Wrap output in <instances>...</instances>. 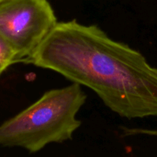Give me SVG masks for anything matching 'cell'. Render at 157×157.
Listing matches in <instances>:
<instances>
[{
  "label": "cell",
  "mask_w": 157,
  "mask_h": 157,
  "mask_svg": "<svg viewBox=\"0 0 157 157\" xmlns=\"http://www.w3.org/2000/svg\"><path fill=\"white\" fill-rule=\"evenodd\" d=\"M24 63L88 87L121 117H157V67L95 25L58 22Z\"/></svg>",
  "instance_id": "obj_1"
},
{
  "label": "cell",
  "mask_w": 157,
  "mask_h": 157,
  "mask_svg": "<svg viewBox=\"0 0 157 157\" xmlns=\"http://www.w3.org/2000/svg\"><path fill=\"white\" fill-rule=\"evenodd\" d=\"M86 100L87 95L76 83L48 90L0 125V146L37 153L50 144L71 140L81 125L77 114Z\"/></svg>",
  "instance_id": "obj_2"
},
{
  "label": "cell",
  "mask_w": 157,
  "mask_h": 157,
  "mask_svg": "<svg viewBox=\"0 0 157 157\" xmlns=\"http://www.w3.org/2000/svg\"><path fill=\"white\" fill-rule=\"evenodd\" d=\"M57 23L48 0L0 1V35L16 52L17 63H24Z\"/></svg>",
  "instance_id": "obj_3"
},
{
  "label": "cell",
  "mask_w": 157,
  "mask_h": 157,
  "mask_svg": "<svg viewBox=\"0 0 157 157\" xmlns=\"http://www.w3.org/2000/svg\"><path fill=\"white\" fill-rule=\"evenodd\" d=\"M15 63H17L16 52L11 44L0 35V75Z\"/></svg>",
  "instance_id": "obj_4"
},
{
  "label": "cell",
  "mask_w": 157,
  "mask_h": 157,
  "mask_svg": "<svg viewBox=\"0 0 157 157\" xmlns=\"http://www.w3.org/2000/svg\"><path fill=\"white\" fill-rule=\"evenodd\" d=\"M122 130L125 136L147 135V136H156V137H157V130L144 128H128V127H123Z\"/></svg>",
  "instance_id": "obj_5"
},
{
  "label": "cell",
  "mask_w": 157,
  "mask_h": 157,
  "mask_svg": "<svg viewBox=\"0 0 157 157\" xmlns=\"http://www.w3.org/2000/svg\"><path fill=\"white\" fill-rule=\"evenodd\" d=\"M0 1H1V0H0Z\"/></svg>",
  "instance_id": "obj_6"
}]
</instances>
